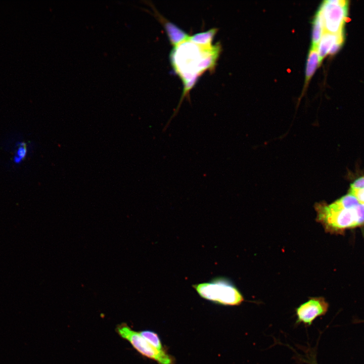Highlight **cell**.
Segmentation results:
<instances>
[{
	"mask_svg": "<svg viewBox=\"0 0 364 364\" xmlns=\"http://www.w3.org/2000/svg\"><path fill=\"white\" fill-rule=\"evenodd\" d=\"M183 44V46L180 44L174 47L170 54L173 68L184 84V90L180 103H182L184 98L189 94L199 76L204 71L213 69L220 50L218 44L213 46L203 47L200 55L196 57L197 54L195 53L193 56V54L190 52L189 53L185 42Z\"/></svg>",
	"mask_w": 364,
	"mask_h": 364,
	"instance_id": "1",
	"label": "cell"
},
{
	"mask_svg": "<svg viewBox=\"0 0 364 364\" xmlns=\"http://www.w3.org/2000/svg\"><path fill=\"white\" fill-rule=\"evenodd\" d=\"M315 209L316 221L323 225L327 233L343 234L346 229L364 225V204L361 203L347 206L337 200L330 204L316 203Z\"/></svg>",
	"mask_w": 364,
	"mask_h": 364,
	"instance_id": "2",
	"label": "cell"
},
{
	"mask_svg": "<svg viewBox=\"0 0 364 364\" xmlns=\"http://www.w3.org/2000/svg\"><path fill=\"white\" fill-rule=\"evenodd\" d=\"M202 298L223 305H239L243 297L234 284L223 277H216L207 282L192 286Z\"/></svg>",
	"mask_w": 364,
	"mask_h": 364,
	"instance_id": "3",
	"label": "cell"
},
{
	"mask_svg": "<svg viewBox=\"0 0 364 364\" xmlns=\"http://www.w3.org/2000/svg\"><path fill=\"white\" fill-rule=\"evenodd\" d=\"M118 334L128 341L141 354L156 361L158 364H174V358L165 350H159L152 345L139 332L132 330L126 324L117 327Z\"/></svg>",
	"mask_w": 364,
	"mask_h": 364,
	"instance_id": "4",
	"label": "cell"
},
{
	"mask_svg": "<svg viewBox=\"0 0 364 364\" xmlns=\"http://www.w3.org/2000/svg\"><path fill=\"white\" fill-rule=\"evenodd\" d=\"M319 9L322 14L325 31L333 34L343 31L347 15V1H325Z\"/></svg>",
	"mask_w": 364,
	"mask_h": 364,
	"instance_id": "5",
	"label": "cell"
},
{
	"mask_svg": "<svg viewBox=\"0 0 364 364\" xmlns=\"http://www.w3.org/2000/svg\"><path fill=\"white\" fill-rule=\"evenodd\" d=\"M328 306L322 297L310 298L296 309L298 321L310 325L315 318L327 312Z\"/></svg>",
	"mask_w": 364,
	"mask_h": 364,
	"instance_id": "6",
	"label": "cell"
},
{
	"mask_svg": "<svg viewBox=\"0 0 364 364\" xmlns=\"http://www.w3.org/2000/svg\"><path fill=\"white\" fill-rule=\"evenodd\" d=\"M156 16L163 25L170 43L175 47L188 41L190 35L173 23L161 16L156 11Z\"/></svg>",
	"mask_w": 364,
	"mask_h": 364,
	"instance_id": "7",
	"label": "cell"
},
{
	"mask_svg": "<svg viewBox=\"0 0 364 364\" xmlns=\"http://www.w3.org/2000/svg\"><path fill=\"white\" fill-rule=\"evenodd\" d=\"M343 31L337 34L324 31L317 46L320 64L329 54L330 49L334 43L337 42H343Z\"/></svg>",
	"mask_w": 364,
	"mask_h": 364,
	"instance_id": "8",
	"label": "cell"
},
{
	"mask_svg": "<svg viewBox=\"0 0 364 364\" xmlns=\"http://www.w3.org/2000/svg\"><path fill=\"white\" fill-rule=\"evenodd\" d=\"M320 64V62L317 48L311 47L307 57L305 68V79L304 90L305 89L306 87H307L310 80Z\"/></svg>",
	"mask_w": 364,
	"mask_h": 364,
	"instance_id": "9",
	"label": "cell"
},
{
	"mask_svg": "<svg viewBox=\"0 0 364 364\" xmlns=\"http://www.w3.org/2000/svg\"><path fill=\"white\" fill-rule=\"evenodd\" d=\"M325 31L324 20L322 12L318 9L312 22V48H317L320 40Z\"/></svg>",
	"mask_w": 364,
	"mask_h": 364,
	"instance_id": "10",
	"label": "cell"
},
{
	"mask_svg": "<svg viewBox=\"0 0 364 364\" xmlns=\"http://www.w3.org/2000/svg\"><path fill=\"white\" fill-rule=\"evenodd\" d=\"M215 28H211L207 31L196 33L190 36L188 41L196 44L203 47H210L211 42L217 32Z\"/></svg>",
	"mask_w": 364,
	"mask_h": 364,
	"instance_id": "11",
	"label": "cell"
},
{
	"mask_svg": "<svg viewBox=\"0 0 364 364\" xmlns=\"http://www.w3.org/2000/svg\"><path fill=\"white\" fill-rule=\"evenodd\" d=\"M139 333L143 338L156 349L159 350H165L162 346L160 339L156 333L150 330H144Z\"/></svg>",
	"mask_w": 364,
	"mask_h": 364,
	"instance_id": "12",
	"label": "cell"
},
{
	"mask_svg": "<svg viewBox=\"0 0 364 364\" xmlns=\"http://www.w3.org/2000/svg\"><path fill=\"white\" fill-rule=\"evenodd\" d=\"M349 193L354 196L360 203L364 204V188H350Z\"/></svg>",
	"mask_w": 364,
	"mask_h": 364,
	"instance_id": "13",
	"label": "cell"
},
{
	"mask_svg": "<svg viewBox=\"0 0 364 364\" xmlns=\"http://www.w3.org/2000/svg\"><path fill=\"white\" fill-rule=\"evenodd\" d=\"M27 149L25 146H19V148H18L16 155L21 158L22 160H23L26 155H27Z\"/></svg>",
	"mask_w": 364,
	"mask_h": 364,
	"instance_id": "14",
	"label": "cell"
},
{
	"mask_svg": "<svg viewBox=\"0 0 364 364\" xmlns=\"http://www.w3.org/2000/svg\"><path fill=\"white\" fill-rule=\"evenodd\" d=\"M342 44L343 42H337L334 43L330 49L328 54L333 55L339 51Z\"/></svg>",
	"mask_w": 364,
	"mask_h": 364,
	"instance_id": "15",
	"label": "cell"
},
{
	"mask_svg": "<svg viewBox=\"0 0 364 364\" xmlns=\"http://www.w3.org/2000/svg\"><path fill=\"white\" fill-rule=\"evenodd\" d=\"M23 160L20 158L19 157L17 156V155H15L13 158V161L14 163L16 164H19Z\"/></svg>",
	"mask_w": 364,
	"mask_h": 364,
	"instance_id": "16",
	"label": "cell"
}]
</instances>
